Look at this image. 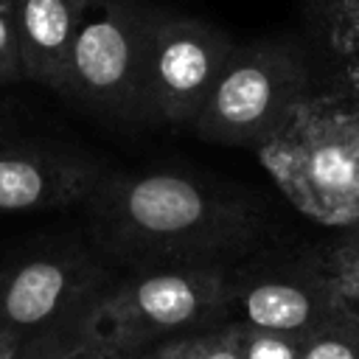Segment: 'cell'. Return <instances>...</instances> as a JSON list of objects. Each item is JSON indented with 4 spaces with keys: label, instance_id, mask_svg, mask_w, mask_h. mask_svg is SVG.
Here are the masks:
<instances>
[{
    "label": "cell",
    "instance_id": "1",
    "mask_svg": "<svg viewBox=\"0 0 359 359\" xmlns=\"http://www.w3.org/2000/svg\"><path fill=\"white\" fill-rule=\"evenodd\" d=\"M84 202L93 241L126 266L227 264L266 230L250 196L180 171L101 177Z\"/></svg>",
    "mask_w": 359,
    "mask_h": 359
},
{
    "label": "cell",
    "instance_id": "2",
    "mask_svg": "<svg viewBox=\"0 0 359 359\" xmlns=\"http://www.w3.org/2000/svg\"><path fill=\"white\" fill-rule=\"evenodd\" d=\"M258 160L286 199L328 227H359V98L331 87L306 93Z\"/></svg>",
    "mask_w": 359,
    "mask_h": 359
},
{
    "label": "cell",
    "instance_id": "3",
    "mask_svg": "<svg viewBox=\"0 0 359 359\" xmlns=\"http://www.w3.org/2000/svg\"><path fill=\"white\" fill-rule=\"evenodd\" d=\"M230 264H149L109 280L81 334L109 356L149 351L165 339L227 323Z\"/></svg>",
    "mask_w": 359,
    "mask_h": 359
},
{
    "label": "cell",
    "instance_id": "4",
    "mask_svg": "<svg viewBox=\"0 0 359 359\" xmlns=\"http://www.w3.org/2000/svg\"><path fill=\"white\" fill-rule=\"evenodd\" d=\"M306 93L309 70L294 48L236 45L188 129L202 140L258 149Z\"/></svg>",
    "mask_w": 359,
    "mask_h": 359
},
{
    "label": "cell",
    "instance_id": "5",
    "mask_svg": "<svg viewBox=\"0 0 359 359\" xmlns=\"http://www.w3.org/2000/svg\"><path fill=\"white\" fill-rule=\"evenodd\" d=\"M149 14L132 0H87L62 95L98 112L140 118Z\"/></svg>",
    "mask_w": 359,
    "mask_h": 359
},
{
    "label": "cell",
    "instance_id": "6",
    "mask_svg": "<svg viewBox=\"0 0 359 359\" xmlns=\"http://www.w3.org/2000/svg\"><path fill=\"white\" fill-rule=\"evenodd\" d=\"M101 264L76 247H48L0 266V328L22 342L81 328L107 289Z\"/></svg>",
    "mask_w": 359,
    "mask_h": 359
},
{
    "label": "cell",
    "instance_id": "7",
    "mask_svg": "<svg viewBox=\"0 0 359 359\" xmlns=\"http://www.w3.org/2000/svg\"><path fill=\"white\" fill-rule=\"evenodd\" d=\"M236 42L216 25L151 11L143 53L140 121L191 126Z\"/></svg>",
    "mask_w": 359,
    "mask_h": 359
},
{
    "label": "cell",
    "instance_id": "8",
    "mask_svg": "<svg viewBox=\"0 0 359 359\" xmlns=\"http://www.w3.org/2000/svg\"><path fill=\"white\" fill-rule=\"evenodd\" d=\"M227 323L309 334L339 311L323 247L292 255H252L227 275Z\"/></svg>",
    "mask_w": 359,
    "mask_h": 359
},
{
    "label": "cell",
    "instance_id": "9",
    "mask_svg": "<svg viewBox=\"0 0 359 359\" xmlns=\"http://www.w3.org/2000/svg\"><path fill=\"white\" fill-rule=\"evenodd\" d=\"M101 165L65 143L11 132L0 118V213L50 210L84 202L101 182Z\"/></svg>",
    "mask_w": 359,
    "mask_h": 359
},
{
    "label": "cell",
    "instance_id": "10",
    "mask_svg": "<svg viewBox=\"0 0 359 359\" xmlns=\"http://www.w3.org/2000/svg\"><path fill=\"white\" fill-rule=\"evenodd\" d=\"M87 0H17V31L25 81L65 90L67 59Z\"/></svg>",
    "mask_w": 359,
    "mask_h": 359
},
{
    "label": "cell",
    "instance_id": "11",
    "mask_svg": "<svg viewBox=\"0 0 359 359\" xmlns=\"http://www.w3.org/2000/svg\"><path fill=\"white\" fill-rule=\"evenodd\" d=\"M320 31L337 62V87L359 98V0H323Z\"/></svg>",
    "mask_w": 359,
    "mask_h": 359
},
{
    "label": "cell",
    "instance_id": "12",
    "mask_svg": "<svg viewBox=\"0 0 359 359\" xmlns=\"http://www.w3.org/2000/svg\"><path fill=\"white\" fill-rule=\"evenodd\" d=\"M154 359H241L233 323H222L205 331L182 334L149 348Z\"/></svg>",
    "mask_w": 359,
    "mask_h": 359
},
{
    "label": "cell",
    "instance_id": "13",
    "mask_svg": "<svg viewBox=\"0 0 359 359\" xmlns=\"http://www.w3.org/2000/svg\"><path fill=\"white\" fill-rule=\"evenodd\" d=\"M339 311L359 314V227L323 247Z\"/></svg>",
    "mask_w": 359,
    "mask_h": 359
},
{
    "label": "cell",
    "instance_id": "14",
    "mask_svg": "<svg viewBox=\"0 0 359 359\" xmlns=\"http://www.w3.org/2000/svg\"><path fill=\"white\" fill-rule=\"evenodd\" d=\"M300 359H359V314L337 311L303 337Z\"/></svg>",
    "mask_w": 359,
    "mask_h": 359
},
{
    "label": "cell",
    "instance_id": "15",
    "mask_svg": "<svg viewBox=\"0 0 359 359\" xmlns=\"http://www.w3.org/2000/svg\"><path fill=\"white\" fill-rule=\"evenodd\" d=\"M241 359H300L306 334H280L233 323Z\"/></svg>",
    "mask_w": 359,
    "mask_h": 359
},
{
    "label": "cell",
    "instance_id": "16",
    "mask_svg": "<svg viewBox=\"0 0 359 359\" xmlns=\"http://www.w3.org/2000/svg\"><path fill=\"white\" fill-rule=\"evenodd\" d=\"M17 359H115L107 351H101L95 342H90L81 328L62 337H42L22 342Z\"/></svg>",
    "mask_w": 359,
    "mask_h": 359
},
{
    "label": "cell",
    "instance_id": "17",
    "mask_svg": "<svg viewBox=\"0 0 359 359\" xmlns=\"http://www.w3.org/2000/svg\"><path fill=\"white\" fill-rule=\"evenodd\" d=\"M22 53L17 31V0H0V84L22 81Z\"/></svg>",
    "mask_w": 359,
    "mask_h": 359
},
{
    "label": "cell",
    "instance_id": "18",
    "mask_svg": "<svg viewBox=\"0 0 359 359\" xmlns=\"http://www.w3.org/2000/svg\"><path fill=\"white\" fill-rule=\"evenodd\" d=\"M20 348H22V339L17 334L0 328V359H17Z\"/></svg>",
    "mask_w": 359,
    "mask_h": 359
},
{
    "label": "cell",
    "instance_id": "19",
    "mask_svg": "<svg viewBox=\"0 0 359 359\" xmlns=\"http://www.w3.org/2000/svg\"><path fill=\"white\" fill-rule=\"evenodd\" d=\"M118 359H154L149 351H140V353H126V356H118Z\"/></svg>",
    "mask_w": 359,
    "mask_h": 359
},
{
    "label": "cell",
    "instance_id": "20",
    "mask_svg": "<svg viewBox=\"0 0 359 359\" xmlns=\"http://www.w3.org/2000/svg\"><path fill=\"white\" fill-rule=\"evenodd\" d=\"M3 115H6V104L0 101V118H3Z\"/></svg>",
    "mask_w": 359,
    "mask_h": 359
}]
</instances>
